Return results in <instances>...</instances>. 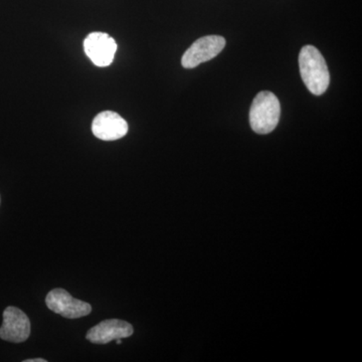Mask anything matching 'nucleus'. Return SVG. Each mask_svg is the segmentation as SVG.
Segmentation results:
<instances>
[{
	"mask_svg": "<svg viewBox=\"0 0 362 362\" xmlns=\"http://www.w3.org/2000/svg\"><path fill=\"white\" fill-rule=\"evenodd\" d=\"M45 303L49 310L68 319L82 318L92 312V306L89 303L71 297L70 293L59 288L52 290L47 295Z\"/></svg>",
	"mask_w": 362,
	"mask_h": 362,
	"instance_id": "4",
	"label": "nucleus"
},
{
	"mask_svg": "<svg viewBox=\"0 0 362 362\" xmlns=\"http://www.w3.org/2000/svg\"><path fill=\"white\" fill-rule=\"evenodd\" d=\"M0 202H1V197H0Z\"/></svg>",
	"mask_w": 362,
	"mask_h": 362,
	"instance_id": "11",
	"label": "nucleus"
},
{
	"mask_svg": "<svg viewBox=\"0 0 362 362\" xmlns=\"http://www.w3.org/2000/svg\"><path fill=\"white\" fill-rule=\"evenodd\" d=\"M299 68L307 89L315 96L324 94L329 87L330 74L321 52L313 45H305L299 54Z\"/></svg>",
	"mask_w": 362,
	"mask_h": 362,
	"instance_id": "1",
	"label": "nucleus"
},
{
	"mask_svg": "<svg viewBox=\"0 0 362 362\" xmlns=\"http://www.w3.org/2000/svg\"><path fill=\"white\" fill-rule=\"evenodd\" d=\"M226 40L220 35H207L195 40L185 52L181 65L185 69H194L202 63L216 58L225 49Z\"/></svg>",
	"mask_w": 362,
	"mask_h": 362,
	"instance_id": "3",
	"label": "nucleus"
},
{
	"mask_svg": "<svg viewBox=\"0 0 362 362\" xmlns=\"http://www.w3.org/2000/svg\"><path fill=\"white\" fill-rule=\"evenodd\" d=\"M23 362H47L44 358H33V359H26V361H23Z\"/></svg>",
	"mask_w": 362,
	"mask_h": 362,
	"instance_id": "9",
	"label": "nucleus"
},
{
	"mask_svg": "<svg viewBox=\"0 0 362 362\" xmlns=\"http://www.w3.org/2000/svg\"><path fill=\"white\" fill-rule=\"evenodd\" d=\"M280 114V102L276 95L269 90L259 92L250 110L252 129L258 134H269L277 127Z\"/></svg>",
	"mask_w": 362,
	"mask_h": 362,
	"instance_id": "2",
	"label": "nucleus"
},
{
	"mask_svg": "<svg viewBox=\"0 0 362 362\" xmlns=\"http://www.w3.org/2000/svg\"><path fill=\"white\" fill-rule=\"evenodd\" d=\"M92 131L93 134L103 141H115L127 134L128 124L115 112L105 111L95 117Z\"/></svg>",
	"mask_w": 362,
	"mask_h": 362,
	"instance_id": "7",
	"label": "nucleus"
},
{
	"mask_svg": "<svg viewBox=\"0 0 362 362\" xmlns=\"http://www.w3.org/2000/svg\"><path fill=\"white\" fill-rule=\"evenodd\" d=\"M86 54L97 66H110L117 51L115 40L104 33H92L84 40Z\"/></svg>",
	"mask_w": 362,
	"mask_h": 362,
	"instance_id": "5",
	"label": "nucleus"
},
{
	"mask_svg": "<svg viewBox=\"0 0 362 362\" xmlns=\"http://www.w3.org/2000/svg\"><path fill=\"white\" fill-rule=\"evenodd\" d=\"M30 335V321L25 312L16 307H7L4 312V323L0 338L13 343L25 342Z\"/></svg>",
	"mask_w": 362,
	"mask_h": 362,
	"instance_id": "6",
	"label": "nucleus"
},
{
	"mask_svg": "<svg viewBox=\"0 0 362 362\" xmlns=\"http://www.w3.org/2000/svg\"><path fill=\"white\" fill-rule=\"evenodd\" d=\"M134 329L130 323L119 319H108L88 331L86 338L94 344H107L116 339L132 337Z\"/></svg>",
	"mask_w": 362,
	"mask_h": 362,
	"instance_id": "8",
	"label": "nucleus"
},
{
	"mask_svg": "<svg viewBox=\"0 0 362 362\" xmlns=\"http://www.w3.org/2000/svg\"><path fill=\"white\" fill-rule=\"evenodd\" d=\"M116 343L117 344L120 345L122 341H121V339H116Z\"/></svg>",
	"mask_w": 362,
	"mask_h": 362,
	"instance_id": "10",
	"label": "nucleus"
}]
</instances>
